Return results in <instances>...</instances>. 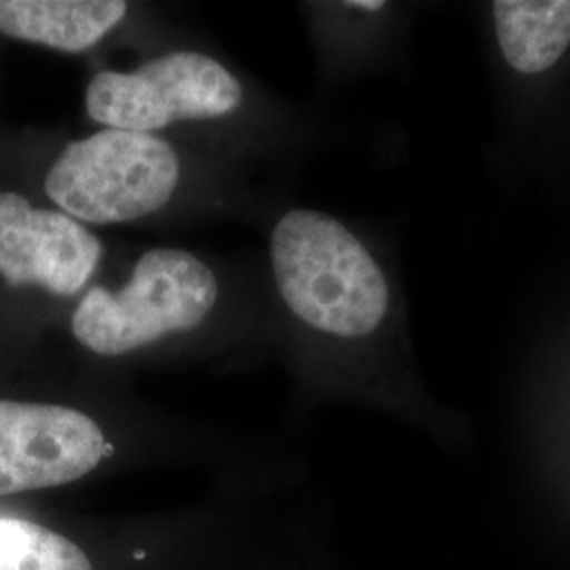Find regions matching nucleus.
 Masks as SVG:
<instances>
[{
  "instance_id": "10",
  "label": "nucleus",
  "mask_w": 570,
  "mask_h": 570,
  "mask_svg": "<svg viewBox=\"0 0 570 570\" xmlns=\"http://www.w3.org/2000/svg\"><path fill=\"white\" fill-rule=\"evenodd\" d=\"M564 524H567V527H569L570 529V515H567V518H564Z\"/></svg>"
},
{
  "instance_id": "6",
  "label": "nucleus",
  "mask_w": 570,
  "mask_h": 570,
  "mask_svg": "<svg viewBox=\"0 0 570 570\" xmlns=\"http://www.w3.org/2000/svg\"><path fill=\"white\" fill-rule=\"evenodd\" d=\"M117 454L98 412L0 397V497L79 482Z\"/></svg>"
},
{
  "instance_id": "4",
  "label": "nucleus",
  "mask_w": 570,
  "mask_h": 570,
  "mask_svg": "<svg viewBox=\"0 0 570 570\" xmlns=\"http://www.w3.org/2000/svg\"><path fill=\"white\" fill-rule=\"evenodd\" d=\"M252 225L265 233L271 336L313 345L366 346L385 330L393 289L370 245L327 212L273 207Z\"/></svg>"
},
{
  "instance_id": "3",
  "label": "nucleus",
  "mask_w": 570,
  "mask_h": 570,
  "mask_svg": "<svg viewBox=\"0 0 570 570\" xmlns=\"http://www.w3.org/2000/svg\"><path fill=\"white\" fill-rule=\"evenodd\" d=\"M96 127L157 134L254 167L282 148L285 110L263 82L180 32L127 68L96 66L85 85Z\"/></svg>"
},
{
  "instance_id": "2",
  "label": "nucleus",
  "mask_w": 570,
  "mask_h": 570,
  "mask_svg": "<svg viewBox=\"0 0 570 570\" xmlns=\"http://www.w3.org/2000/svg\"><path fill=\"white\" fill-rule=\"evenodd\" d=\"M42 197L94 230L110 226L252 223L265 190L249 167L131 129L94 127L58 144L41 174Z\"/></svg>"
},
{
  "instance_id": "5",
  "label": "nucleus",
  "mask_w": 570,
  "mask_h": 570,
  "mask_svg": "<svg viewBox=\"0 0 570 570\" xmlns=\"http://www.w3.org/2000/svg\"><path fill=\"white\" fill-rule=\"evenodd\" d=\"M110 249L98 230L20 190H0V284L35 292L66 315L102 279Z\"/></svg>"
},
{
  "instance_id": "7",
  "label": "nucleus",
  "mask_w": 570,
  "mask_h": 570,
  "mask_svg": "<svg viewBox=\"0 0 570 570\" xmlns=\"http://www.w3.org/2000/svg\"><path fill=\"white\" fill-rule=\"evenodd\" d=\"M0 35L100 60L117 45L148 51L176 35L129 0H0Z\"/></svg>"
},
{
  "instance_id": "1",
  "label": "nucleus",
  "mask_w": 570,
  "mask_h": 570,
  "mask_svg": "<svg viewBox=\"0 0 570 570\" xmlns=\"http://www.w3.org/2000/svg\"><path fill=\"white\" fill-rule=\"evenodd\" d=\"M66 327L85 355L106 364L266 343L263 261L183 245L144 247L121 271L108 266L68 311Z\"/></svg>"
},
{
  "instance_id": "8",
  "label": "nucleus",
  "mask_w": 570,
  "mask_h": 570,
  "mask_svg": "<svg viewBox=\"0 0 570 570\" xmlns=\"http://www.w3.org/2000/svg\"><path fill=\"white\" fill-rule=\"evenodd\" d=\"M501 51L513 70H550L570 45V0H499L492 4Z\"/></svg>"
},
{
  "instance_id": "9",
  "label": "nucleus",
  "mask_w": 570,
  "mask_h": 570,
  "mask_svg": "<svg viewBox=\"0 0 570 570\" xmlns=\"http://www.w3.org/2000/svg\"><path fill=\"white\" fill-rule=\"evenodd\" d=\"M0 570H94L87 553L41 524L0 518Z\"/></svg>"
}]
</instances>
